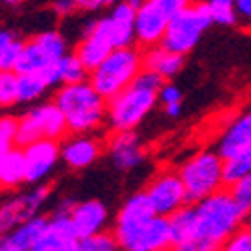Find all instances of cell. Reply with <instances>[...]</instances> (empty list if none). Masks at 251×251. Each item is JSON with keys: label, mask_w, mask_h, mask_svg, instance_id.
I'll return each mask as SVG.
<instances>
[{"label": "cell", "mask_w": 251, "mask_h": 251, "mask_svg": "<svg viewBox=\"0 0 251 251\" xmlns=\"http://www.w3.org/2000/svg\"><path fill=\"white\" fill-rule=\"evenodd\" d=\"M211 25L213 18L207 2H193L191 6H187L183 12L175 14L169 20L161 45L179 54H187L197 47L201 36Z\"/></svg>", "instance_id": "cell-7"}, {"label": "cell", "mask_w": 251, "mask_h": 251, "mask_svg": "<svg viewBox=\"0 0 251 251\" xmlns=\"http://www.w3.org/2000/svg\"><path fill=\"white\" fill-rule=\"evenodd\" d=\"M221 251H251V231L245 225L239 227L237 231L223 243Z\"/></svg>", "instance_id": "cell-33"}, {"label": "cell", "mask_w": 251, "mask_h": 251, "mask_svg": "<svg viewBox=\"0 0 251 251\" xmlns=\"http://www.w3.org/2000/svg\"><path fill=\"white\" fill-rule=\"evenodd\" d=\"M69 133L67 119L58 109V104L52 102H38L36 107L28 109L23 117L18 119V135L16 145L25 147L28 143H34L38 139H54L60 141Z\"/></svg>", "instance_id": "cell-8"}, {"label": "cell", "mask_w": 251, "mask_h": 251, "mask_svg": "<svg viewBox=\"0 0 251 251\" xmlns=\"http://www.w3.org/2000/svg\"><path fill=\"white\" fill-rule=\"evenodd\" d=\"M143 67V52L137 47H117L99 67L89 73V80L109 100L123 89H127Z\"/></svg>", "instance_id": "cell-6"}, {"label": "cell", "mask_w": 251, "mask_h": 251, "mask_svg": "<svg viewBox=\"0 0 251 251\" xmlns=\"http://www.w3.org/2000/svg\"><path fill=\"white\" fill-rule=\"evenodd\" d=\"M247 145H251V111H245L227 123L217 139L215 149L223 159H227L245 149Z\"/></svg>", "instance_id": "cell-20"}, {"label": "cell", "mask_w": 251, "mask_h": 251, "mask_svg": "<svg viewBox=\"0 0 251 251\" xmlns=\"http://www.w3.org/2000/svg\"><path fill=\"white\" fill-rule=\"evenodd\" d=\"M227 191L231 193V197L235 199V203L247 213V209L251 207V173L235 179L233 183H229V189Z\"/></svg>", "instance_id": "cell-31"}, {"label": "cell", "mask_w": 251, "mask_h": 251, "mask_svg": "<svg viewBox=\"0 0 251 251\" xmlns=\"http://www.w3.org/2000/svg\"><path fill=\"white\" fill-rule=\"evenodd\" d=\"M56 69H58V76H60V85L80 82V80H87V76H89V69L82 65V60L78 58L76 52H67L62 58H58Z\"/></svg>", "instance_id": "cell-26"}, {"label": "cell", "mask_w": 251, "mask_h": 251, "mask_svg": "<svg viewBox=\"0 0 251 251\" xmlns=\"http://www.w3.org/2000/svg\"><path fill=\"white\" fill-rule=\"evenodd\" d=\"M102 155V145L93 133H71L60 143V159L71 171L89 169Z\"/></svg>", "instance_id": "cell-15"}, {"label": "cell", "mask_w": 251, "mask_h": 251, "mask_svg": "<svg viewBox=\"0 0 251 251\" xmlns=\"http://www.w3.org/2000/svg\"><path fill=\"white\" fill-rule=\"evenodd\" d=\"M169 219L173 227L171 251H221L223 243L243 227L245 211L231 193L221 189L185 205Z\"/></svg>", "instance_id": "cell-1"}, {"label": "cell", "mask_w": 251, "mask_h": 251, "mask_svg": "<svg viewBox=\"0 0 251 251\" xmlns=\"http://www.w3.org/2000/svg\"><path fill=\"white\" fill-rule=\"evenodd\" d=\"M237 23L245 28H251V0H235Z\"/></svg>", "instance_id": "cell-36"}, {"label": "cell", "mask_w": 251, "mask_h": 251, "mask_svg": "<svg viewBox=\"0 0 251 251\" xmlns=\"http://www.w3.org/2000/svg\"><path fill=\"white\" fill-rule=\"evenodd\" d=\"M49 199H50V189L45 183L34 185L26 191H20L8 197L0 205V233L10 231V229L23 225L25 221L40 215Z\"/></svg>", "instance_id": "cell-10"}, {"label": "cell", "mask_w": 251, "mask_h": 251, "mask_svg": "<svg viewBox=\"0 0 251 251\" xmlns=\"http://www.w3.org/2000/svg\"><path fill=\"white\" fill-rule=\"evenodd\" d=\"M49 225V217L36 215L23 225H18L10 231L0 233V251H30L34 243L45 233Z\"/></svg>", "instance_id": "cell-19"}, {"label": "cell", "mask_w": 251, "mask_h": 251, "mask_svg": "<svg viewBox=\"0 0 251 251\" xmlns=\"http://www.w3.org/2000/svg\"><path fill=\"white\" fill-rule=\"evenodd\" d=\"M115 2H119V0H107V4H115Z\"/></svg>", "instance_id": "cell-42"}, {"label": "cell", "mask_w": 251, "mask_h": 251, "mask_svg": "<svg viewBox=\"0 0 251 251\" xmlns=\"http://www.w3.org/2000/svg\"><path fill=\"white\" fill-rule=\"evenodd\" d=\"M18 75V102L30 104L43 99L50 89L43 73H16Z\"/></svg>", "instance_id": "cell-24"}, {"label": "cell", "mask_w": 251, "mask_h": 251, "mask_svg": "<svg viewBox=\"0 0 251 251\" xmlns=\"http://www.w3.org/2000/svg\"><path fill=\"white\" fill-rule=\"evenodd\" d=\"M76 4V10H85V12H93V10H99L107 4V0H75Z\"/></svg>", "instance_id": "cell-38"}, {"label": "cell", "mask_w": 251, "mask_h": 251, "mask_svg": "<svg viewBox=\"0 0 251 251\" xmlns=\"http://www.w3.org/2000/svg\"><path fill=\"white\" fill-rule=\"evenodd\" d=\"M225 161V183H233L235 179L251 173V145H247L245 149L239 153L223 159Z\"/></svg>", "instance_id": "cell-27"}, {"label": "cell", "mask_w": 251, "mask_h": 251, "mask_svg": "<svg viewBox=\"0 0 251 251\" xmlns=\"http://www.w3.org/2000/svg\"><path fill=\"white\" fill-rule=\"evenodd\" d=\"M54 102L67 119L69 133H95L102 123H107L109 100L91 85L89 78L60 85Z\"/></svg>", "instance_id": "cell-4"}, {"label": "cell", "mask_w": 251, "mask_h": 251, "mask_svg": "<svg viewBox=\"0 0 251 251\" xmlns=\"http://www.w3.org/2000/svg\"><path fill=\"white\" fill-rule=\"evenodd\" d=\"M0 102L2 107L18 102V75L14 71L0 73Z\"/></svg>", "instance_id": "cell-29"}, {"label": "cell", "mask_w": 251, "mask_h": 251, "mask_svg": "<svg viewBox=\"0 0 251 251\" xmlns=\"http://www.w3.org/2000/svg\"><path fill=\"white\" fill-rule=\"evenodd\" d=\"M80 245L85 251H121V245L115 233H109V231H100L87 239H80Z\"/></svg>", "instance_id": "cell-30"}, {"label": "cell", "mask_w": 251, "mask_h": 251, "mask_svg": "<svg viewBox=\"0 0 251 251\" xmlns=\"http://www.w3.org/2000/svg\"><path fill=\"white\" fill-rule=\"evenodd\" d=\"M169 20L171 18L163 10H159L151 0H145V4L137 8V16H135V43L145 49L161 45Z\"/></svg>", "instance_id": "cell-17"}, {"label": "cell", "mask_w": 251, "mask_h": 251, "mask_svg": "<svg viewBox=\"0 0 251 251\" xmlns=\"http://www.w3.org/2000/svg\"><path fill=\"white\" fill-rule=\"evenodd\" d=\"M145 193H147L155 213L163 215V217H171L179 209L191 203L189 197H187L183 179L179 177L177 171H169V169L155 175L151 179V183L147 185Z\"/></svg>", "instance_id": "cell-12"}, {"label": "cell", "mask_w": 251, "mask_h": 251, "mask_svg": "<svg viewBox=\"0 0 251 251\" xmlns=\"http://www.w3.org/2000/svg\"><path fill=\"white\" fill-rule=\"evenodd\" d=\"M54 211L67 213L71 225L78 239H87L100 231H107L109 225V207L99 199H85V201H60Z\"/></svg>", "instance_id": "cell-11"}, {"label": "cell", "mask_w": 251, "mask_h": 251, "mask_svg": "<svg viewBox=\"0 0 251 251\" xmlns=\"http://www.w3.org/2000/svg\"><path fill=\"white\" fill-rule=\"evenodd\" d=\"M52 10L58 16H69L71 12L76 10V4H75V0H54Z\"/></svg>", "instance_id": "cell-37"}, {"label": "cell", "mask_w": 251, "mask_h": 251, "mask_svg": "<svg viewBox=\"0 0 251 251\" xmlns=\"http://www.w3.org/2000/svg\"><path fill=\"white\" fill-rule=\"evenodd\" d=\"M23 47H25L23 38H18L12 30L0 28V73L14 71Z\"/></svg>", "instance_id": "cell-25"}, {"label": "cell", "mask_w": 251, "mask_h": 251, "mask_svg": "<svg viewBox=\"0 0 251 251\" xmlns=\"http://www.w3.org/2000/svg\"><path fill=\"white\" fill-rule=\"evenodd\" d=\"M207 6L215 25H221V26L237 25L235 0H207Z\"/></svg>", "instance_id": "cell-28"}, {"label": "cell", "mask_w": 251, "mask_h": 251, "mask_svg": "<svg viewBox=\"0 0 251 251\" xmlns=\"http://www.w3.org/2000/svg\"><path fill=\"white\" fill-rule=\"evenodd\" d=\"M243 225L251 231V207L247 209V213H245V221H243Z\"/></svg>", "instance_id": "cell-39"}, {"label": "cell", "mask_w": 251, "mask_h": 251, "mask_svg": "<svg viewBox=\"0 0 251 251\" xmlns=\"http://www.w3.org/2000/svg\"><path fill=\"white\" fill-rule=\"evenodd\" d=\"M16 135H18V119L0 117V153H4V151L14 147Z\"/></svg>", "instance_id": "cell-32"}, {"label": "cell", "mask_w": 251, "mask_h": 251, "mask_svg": "<svg viewBox=\"0 0 251 251\" xmlns=\"http://www.w3.org/2000/svg\"><path fill=\"white\" fill-rule=\"evenodd\" d=\"M113 233L121 251H171V219L157 215L145 191L133 193L115 217Z\"/></svg>", "instance_id": "cell-2"}, {"label": "cell", "mask_w": 251, "mask_h": 251, "mask_svg": "<svg viewBox=\"0 0 251 251\" xmlns=\"http://www.w3.org/2000/svg\"><path fill=\"white\" fill-rule=\"evenodd\" d=\"M151 2H153L159 10H163L169 18H173L175 14L183 12L187 6H191L195 0H151Z\"/></svg>", "instance_id": "cell-34"}, {"label": "cell", "mask_w": 251, "mask_h": 251, "mask_svg": "<svg viewBox=\"0 0 251 251\" xmlns=\"http://www.w3.org/2000/svg\"><path fill=\"white\" fill-rule=\"evenodd\" d=\"M135 16L137 8H133L129 2H125V0L115 2L109 20L117 47H131L135 43Z\"/></svg>", "instance_id": "cell-23"}, {"label": "cell", "mask_w": 251, "mask_h": 251, "mask_svg": "<svg viewBox=\"0 0 251 251\" xmlns=\"http://www.w3.org/2000/svg\"><path fill=\"white\" fill-rule=\"evenodd\" d=\"M2 2H6V4H18L20 0H2Z\"/></svg>", "instance_id": "cell-41"}, {"label": "cell", "mask_w": 251, "mask_h": 251, "mask_svg": "<svg viewBox=\"0 0 251 251\" xmlns=\"http://www.w3.org/2000/svg\"><path fill=\"white\" fill-rule=\"evenodd\" d=\"M107 153L119 171H133L143 165L145 151L135 131H117L109 139Z\"/></svg>", "instance_id": "cell-18"}, {"label": "cell", "mask_w": 251, "mask_h": 251, "mask_svg": "<svg viewBox=\"0 0 251 251\" xmlns=\"http://www.w3.org/2000/svg\"><path fill=\"white\" fill-rule=\"evenodd\" d=\"M143 65L145 69H151L161 75L165 80H171L177 76L185 65V54L165 49L163 45H155L143 52Z\"/></svg>", "instance_id": "cell-22"}, {"label": "cell", "mask_w": 251, "mask_h": 251, "mask_svg": "<svg viewBox=\"0 0 251 251\" xmlns=\"http://www.w3.org/2000/svg\"><path fill=\"white\" fill-rule=\"evenodd\" d=\"M0 107H2V102H0Z\"/></svg>", "instance_id": "cell-43"}, {"label": "cell", "mask_w": 251, "mask_h": 251, "mask_svg": "<svg viewBox=\"0 0 251 251\" xmlns=\"http://www.w3.org/2000/svg\"><path fill=\"white\" fill-rule=\"evenodd\" d=\"M125 2H129L133 8H141L145 4V0H125Z\"/></svg>", "instance_id": "cell-40"}, {"label": "cell", "mask_w": 251, "mask_h": 251, "mask_svg": "<svg viewBox=\"0 0 251 251\" xmlns=\"http://www.w3.org/2000/svg\"><path fill=\"white\" fill-rule=\"evenodd\" d=\"M191 203L221 191L225 183V161L217 149H203L187 157L177 169Z\"/></svg>", "instance_id": "cell-5"}, {"label": "cell", "mask_w": 251, "mask_h": 251, "mask_svg": "<svg viewBox=\"0 0 251 251\" xmlns=\"http://www.w3.org/2000/svg\"><path fill=\"white\" fill-rule=\"evenodd\" d=\"M165 85V78L151 69H145L127 89L109 99L107 102V125L113 133L135 131L147 119V115L159 102V91Z\"/></svg>", "instance_id": "cell-3"}, {"label": "cell", "mask_w": 251, "mask_h": 251, "mask_svg": "<svg viewBox=\"0 0 251 251\" xmlns=\"http://www.w3.org/2000/svg\"><path fill=\"white\" fill-rule=\"evenodd\" d=\"M159 100L163 102V107H171V104H181L183 102V95L175 85L165 80V85L159 91Z\"/></svg>", "instance_id": "cell-35"}, {"label": "cell", "mask_w": 251, "mask_h": 251, "mask_svg": "<svg viewBox=\"0 0 251 251\" xmlns=\"http://www.w3.org/2000/svg\"><path fill=\"white\" fill-rule=\"evenodd\" d=\"M26 183V161L23 147L14 145L12 149L0 153V189L16 191Z\"/></svg>", "instance_id": "cell-21"}, {"label": "cell", "mask_w": 251, "mask_h": 251, "mask_svg": "<svg viewBox=\"0 0 251 251\" xmlns=\"http://www.w3.org/2000/svg\"><path fill=\"white\" fill-rule=\"evenodd\" d=\"M30 251H85L67 213L54 211L40 239Z\"/></svg>", "instance_id": "cell-16"}, {"label": "cell", "mask_w": 251, "mask_h": 251, "mask_svg": "<svg viewBox=\"0 0 251 251\" xmlns=\"http://www.w3.org/2000/svg\"><path fill=\"white\" fill-rule=\"evenodd\" d=\"M67 54V38L58 30H45L30 40L18 54L14 73H43L52 62Z\"/></svg>", "instance_id": "cell-9"}, {"label": "cell", "mask_w": 251, "mask_h": 251, "mask_svg": "<svg viewBox=\"0 0 251 251\" xmlns=\"http://www.w3.org/2000/svg\"><path fill=\"white\" fill-rule=\"evenodd\" d=\"M115 49H117V45H115V36H113V28H111V20H109V16H104V18L95 20V23H91L85 28L80 43L76 47V54L82 60V65L91 73Z\"/></svg>", "instance_id": "cell-13"}, {"label": "cell", "mask_w": 251, "mask_h": 251, "mask_svg": "<svg viewBox=\"0 0 251 251\" xmlns=\"http://www.w3.org/2000/svg\"><path fill=\"white\" fill-rule=\"evenodd\" d=\"M26 161V183L40 185L54 171L60 159V143L54 139H38L23 147Z\"/></svg>", "instance_id": "cell-14"}]
</instances>
